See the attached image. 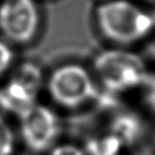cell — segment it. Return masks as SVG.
I'll return each instance as SVG.
<instances>
[{"label": "cell", "instance_id": "1", "mask_svg": "<svg viewBox=\"0 0 155 155\" xmlns=\"http://www.w3.org/2000/svg\"><path fill=\"white\" fill-rule=\"evenodd\" d=\"M95 15L101 34L120 47L145 39L155 25L151 14L129 0H107Z\"/></svg>", "mask_w": 155, "mask_h": 155}, {"label": "cell", "instance_id": "13", "mask_svg": "<svg viewBox=\"0 0 155 155\" xmlns=\"http://www.w3.org/2000/svg\"><path fill=\"white\" fill-rule=\"evenodd\" d=\"M150 1H155V0H150Z\"/></svg>", "mask_w": 155, "mask_h": 155}, {"label": "cell", "instance_id": "2", "mask_svg": "<svg viewBox=\"0 0 155 155\" xmlns=\"http://www.w3.org/2000/svg\"><path fill=\"white\" fill-rule=\"evenodd\" d=\"M93 68L101 85L111 94L144 86L150 76L142 57L122 47L99 52L93 61Z\"/></svg>", "mask_w": 155, "mask_h": 155}, {"label": "cell", "instance_id": "3", "mask_svg": "<svg viewBox=\"0 0 155 155\" xmlns=\"http://www.w3.org/2000/svg\"><path fill=\"white\" fill-rule=\"evenodd\" d=\"M49 95L53 102L66 109H77L99 96L94 77L78 64L59 66L47 82Z\"/></svg>", "mask_w": 155, "mask_h": 155}, {"label": "cell", "instance_id": "5", "mask_svg": "<svg viewBox=\"0 0 155 155\" xmlns=\"http://www.w3.org/2000/svg\"><path fill=\"white\" fill-rule=\"evenodd\" d=\"M18 119L19 134L27 148L42 153L54 146L60 131V121L52 109L35 103L21 113Z\"/></svg>", "mask_w": 155, "mask_h": 155}, {"label": "cell", "instance_id": "6", "mask_svg": "<svg viewBox=\"0 0 155 155\" xmlns=\"http://www.w3.org/2000/svg\"><path fill=\"white\" fill-rule=\"evenodd\" d=\"M40 26V14L34 0H1L0 32L6 39L25 44L35 38Z\"/></svg>", "mask_w": 155, "mask_h": 155}, {"label": "cell", "instance_id": "7", "mask_svg": "<svg viewBox=\"0 0 155 155\" xmlns=\"http://www.w3.org/2000/svg\"><path fill=\"white\" fill-rule=\"evenodd\" d=\"M112 128L111 135L120 142L122 146H127L128 144L133 143L140 131V125L138 120L131 116L119 117V120L117 119Z\"/></svg>", "mask_w": 155, "mask_h": 155}, {"label": "cell", "instance_id": "11", "mask_svg": "<svg viewBox=\"0 0 155 155\" xmlns=\"http://www.w3.org/2000/svg\"><path fill=\"white\" fill-rule=\"evenodd\" d=\"M49 151V155H87L81 146L68 143L52 146Z\"/></svg>", "mask_w": 155, "mask_h": 155}, {"label": "cell", "instance_id": "8", "mask_svg": "<svg viewBox=\"0 0 155 155\" xmlns=\"http://www.w3.org/2000/svg\"><path fill=\"white\" fill-rule=\"evenodd\" d=\"M120 142L112 135H108L103 138H99L91 143L87 155H120L122 148Z\"/></svg>", "mask_w": 155, "mask_h": 155}, {"label": "cell", "instance_id": "12", "mask_svg": "<svg viewBox=\"0 0 155 155\" xmlns=\"http://www.w3.org/2000/svg\"><path fill=\"white\" fill-rule=\"evenodd\" d=\"M145 101L152 111L155 112V75H150L145 83Z\"/></svg>", "mask_w": 155, "mask_h": 155}, {"label": "cell", "instance_id": "10", "mask_svg": "<svg viewBox=\"0 0 155 155\" xmlns=\"http://www.w3.org/2000/svg\"><path fill=\"white\" fill-rule=\"evenodd\" d=\"M14 61V52L6 41L0 39V77L8 71Z\"/></svg>", "mask_w": 155, "mask_h": 155}, {"label": "cell", "instance_id": "9", "mask_svg": "<svg viewBox=\"0 0 155 155\" xmlns=\"http://www.w3.org/2000/svg\"><path fill=\"white\" fill-rule=\"evenodd\" d=\"M16 139L12 127L0 116V155H13Z\"/></svg>", "mask_w": 155, "mask_h": 155}, {"label": "cell", "instance_id": "4", "mask_svg": "<svg viewBox=\"0 0 155 155\" xmlns=\"http://www.w3.org/2000/svg\"><path fill=\"white\" fill-rule=\"evenodd\" d=\"M43 83V74L39 66L32 62L22 64L0 87V108L18 117L38 103L36 99Z\"/></svg>", "mask_w": 155, "mask_h": 155}]
</instances>
